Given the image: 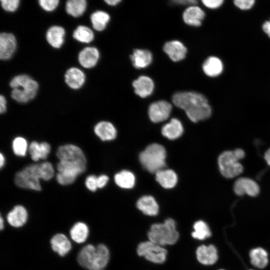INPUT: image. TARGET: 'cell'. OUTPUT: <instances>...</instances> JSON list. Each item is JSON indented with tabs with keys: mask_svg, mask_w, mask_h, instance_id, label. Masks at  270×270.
<instances>
[{
	"mask_svg": "<svg viewBox=\"0 0 270 270\" xmlns=\"http://www.w3.org/2000/svg\"><path fill=\"white\" fill-rule=\"evenodd\" d=\"M6 110V100L3 95L0 96V113L4 114Z\"/></svg>",
	"mask_w": 270,
	"mask_h": 270,
	"instance_id": "obj_48",
	"label": "cell"
},
{
	"mask_svg": "<svg viewBox=\"0 0 270 270\" xmlns=\"http://www.w3.org/2000/svg\"><path fill=\"white\" fill-rule=\"evenodd\" d=\"M28 218V214L26 208L21 205H17L8 214L6 220L11 226L20 228L26 224Z\"/></svg>",
	"mask_w": 270,
	"mask_h": 270,
	"instance_id": "obj_17",
	"label": "cell"
},
{
	"mask_svg": "<svg viewBox=\"0 0 270 270\" xmlns=\"http://www.w3.org/2000/svg\"><path fill=\"white\" fill-rule=\"evenodd\" d=\"M104 2L108 5L111 6H114L120 3V0H105Z\"/></svg>",
	"mask_w": 270,
	"mask_h": 270,
	"instance_id": "obj_50",
	"label": "cell"
},
{
	"mask_svg": "<svg viewBox=\"0 0 270 270\" xmlns=\"http://www.w3.org/2000/svg\"><path fill=\"white\" fill-rule=\"evenodd\" d=\"M98 260L96 270H102L108 264L110 254L108 248L104 244H99L96 246Z\"/></svg>",
	"mask_w": 270,
	"mask_h": 270,
	"instance_id": "obj_37",
	"label": "cell"
},
{
	"mask_svg": "<svg viewBox=\"0 0 270 270\" xmlns=\"http://www.w3.org/2000/svg\"><path fill=\"white\" fill-rule=\"evenodd\" d=\"M245 156L240 148L222 152L218 158V165L221 174L226 178H232L241 174L244 170L240 160Z\"/></svg>",
	"mask_w": 270,
	"mask_h": 270,
	"instance_id": "obj_5",
	"label": "cell"
},
{
	"mask_svg": "<svg viewBox=\"0 0 270 270\" xmlns=\"http://www.w3.org/2000/svg\"><path fill=\"white\" fill-rule=\"evenodd\" d=\"M115 183L119 187L129 189L132 188L136 182L134 174L130 171L122 170L116 174L114 176Z\"/></svg>",
	"mask_w": 270,
	"mask_h": 270,
	"instance_id": "obj_33",
	"label": "cell"
},
{
	"mask_svg": "<svg viewBox=\"0 0 270 270\" xmlns=\"http://www.w3.org/2000/svg\"><path fill=\"white\" fill-rule=\"evenodd\" d=\"M50 245L52 250L62 256H66L72 248V244L66 235L57 234L50 240Z\"/></svg>",
	"mask_w": 270,
	"mask_h": 270,
	"instance_id": "obj_23",
	"label": "cell"
},
{
	"mask_svg": "<svg viewBox=\"0 0 270 270\" xmlns=\"http://www.w3.org/2000/svg\"><path fill=\"white\" fill-rule=\"evenodd\" d=\"M179 236L176 222L172 218H168L162 223L152 224L148 232L149 240L162 246L175 244Z\"/></svg>",
	"mask_w": 270,
	"mask_h": 270,
	"instance_id": "obj_2",
	"label": "cell"
},
{
	"mask_svg": "<svg viewBox=\"0 0 270 270\" xmlns=\"http://www.w3.org/2000/svg\"><path fill=\"white\" fill-rule=\"evenodd\" d=\"M85 74L82 70L77 68H70L64 74V80L66 84L71 88H80L85 82Z\"/></svg>",
	"mask_w": 270,
	"mask_h": 270,
	"instance_id": "obj_19",
	"label": "cell"
},
{
	"mask_svg": "<svg viewBox=\"0 0 270 270\" xmlns=\"http://www.w3.org/2000/svg\"><path fill=\"white\" fill-rule=\"evenodd\" d=\"M173 104L183 110L188 118L197 122L209 118L212 108L207 98L202 94L194 92H176L172 98Z\"/></svg>",
	"mask_w": 270,
	"mask_h": 270,
	"instance_id": "obj_1",
	"label": "cell"
},
{
	"mask_svg": "<svg viewBox=\"0 0 270 270\" xmlns=\"http://www.w3.org/2000/svg\"><path fill=\"white\" fill-rule=\"evenodd\" d=\"M204 16V12L196 5L190 6L182 14L184 22L188 25L194 26H200Z\"/></svg>",
	"mask_w": 270,
	"mask_h": 270,
	"instance_id": "obj_20",
	"label": "cell"
},
{
	"mask_svg": "<svg viewBox=\"0 0 270 270\" xmlns=\"http://www.w3.org/2000/svg\"><path fill=\"white\" fill-rule=\"evenodd\" d=\"M156 180L162 187L169 189L176 186L178 176L173 170L162 169L156 174Z\"/></svg>",
	"mask_w": 270,
	"mask_h": 270,
	"instance_id": "obj_27",
	"label": "cell"
},
{
	"mask_svg": "<svg viewBox=\"0 0 270 270\" xmlns=\"http://www.w3.org/2000/svg\"><path fill=\"white\" fill-rule=\"evenodd\" d=\"M166 152L164 147L158 144L148 145L139 155L142 166L148 172L156 174L166 166Z\"/></svg>",
	"mask_w": 270,
	"mask_h": 270,
	"instance_id": "obj_4",
	"label": "cell"
},
{
	"mask_svg": "<svg viewBox=\"0 0 270 270\" xmlns=\"http://www.w3.org/2000/svg\"><path fill=\"white\" fill-rule=\"evenodd\" d=\"M161 132L164 136L172 140L180 138L182 135L184 128L178 120L173 118L168 123L162 126Z\"/></svg>",
	"mask_w": 270,
	"mask_h": 270,
	"instance_id": "obj_26",
	"label": "cell"
},
{
	"mask_svg": "<svg viewBox=\"0 0 270 270\" xmlns=\"http://www.w3.org/2000/svg\"><path fill=\"white\" fill-rule=\"evenodd\" d=\"M56 155L60 160L74 162L86 166V156L78 146L72 144L60 146L57 150Z\"/></svg>",
	"mask_w": 270,
	"mask_h": 270,
	"instance_id": "obj_8",
	"label": "cell"
},
{
	"mask_svg": "<svg viewBox=\"0 0 270 270\" xmlns=\"http://www.w3.org/2000/svg\"><path fill=\"white\" fill-rule=\"evenodd\" d=\"M110 20L109 14L104 11L98 10L90 16V21L93 28L98 32L103 30Z\"/></svg>",
	"mask_w": 270,
	"mask_h": 270,
	"instance_id": "obj_35",
	"label": "cell"
},
{
	"mask_svg": "<svg viewBox=\"0 0 270 270\" xmlns=\"http://www.w3.org/2000/svg\"><path fill=\"white\" fill-rule=\"evenodd\" d=\"M250 262L254 269L262 270L269 263L268 254L262 247H257L250 250L249 253Z\"/></svg>",
	"mask_w": 270,
	"mask_h": 270,
	"instance_id": "obj_16",
	"label": "cell"
},
{
	"mask_svg": "<svg viewBox=\"0 0 270 270\" xmlns=\"http://www.w3.org/2000/svg\"><path fill=\"white\" fill-rule=\"evenodd\" d=\"M12 148L14 154L18 156L26 155L28 144L26 140L23 137L18 136L14 138L12 143Z\"/></svg>",
	"mask_w": 270,
	"mask_h": 270,
	"instance_id": "obj_38",
	"label": "cell"
},
{
	"mask_svg": "<svg viewBox=\"0 0 270 270\" xmlns=\"http://www.w3.org/2000/svg\"><path fill=\"white\" fill-rule=\"evenodd\" d=\"M40 164L42 180L48 181L52 179L54 174V170L52 164L48 162Z\"/></svg>",
	"mask_w": 270,
	"mask_h": 270,
	"instance_id": "obj_39",
	"label": "cell"
},
{
	"mask_svg": "<svg viewBox=\"0 0 270 270\" xmlns=\"http://www.w3.org/2000/svg\"><path fill=\"white\" fill-rule=\"evenodd\" d=\"M16 40L12 33L2 32L0 34V59L8 60L15 52Z\"/></svg>",
	"mask_w": 270,
	"mask_h": 270,
	"instance_id": "obj_13",
	"label": "cell"
},
{
	"mask_svg": "<svg viewBox=\"0 0 270 270\" xmlns=\"http://www.w3.org/2000/svg\"><path fill=\"white\" fill-rule=\"evenodd\" d=\"M193 230L191 233L193 238L204 241L210 238L212 232L208 224L204 220H198L196 221L192 226Z\"/></svg>",
	"mask_w": 270,
	"mask_h": 270,
	"instance_id": "obj_29",
	"label": "cell"
},
{
	"mask_svg": "<svg viewBox=\"0 0 270 270\" xmlns=\"http://www.w3.org/2000/svg\"><path fill=\"white\" fill-rule=\"evenodd\" d=\"M98 177L94 175H90L86 179L85 185L86 188L92 192H95L98 188Z\"/></svg>",
	"mask_w": 270,
	"mask_h": 270,
	"instance_id": "obj_43",
	"label": "cell"
},
{
	"mask_svg": "<svg viewBox=\"0 0 270 270\" xmlns=\"http://www.w3.org/2000/svg\"><path fill=\"white\" fill-rule=\"evenodd\" d=\"M163 49L174 62H178L184 59L187 52L186 46L178 40L167 42L164 45Z\"/></svg>",
	"mask_w": 270,
	"mask_h": 270,
	"instance_id": "obj_15",
	"label": "cell"
},
{
	"mask_svg": "<svg viewBox=\"0 0 270 270\" xmlns=\"http://www.w3.org/2000/svg\"><path fill=\"white\" fill-rule=\"evenodd\" d=\"M89 234L88 226L84 222H78L70 228V234L71 238L76 242L81 244L87 239Z\"/></svg>",
	"mask_w": 270,
	"mask_h": 270,
	"instance_id": "obj_32",
	"label": "cell"
},
{
	"mask_svg": "<svg viewBox=\"0 0 270 270\" xmlns=\"http://www.w3.org/2000/svg\"><path fill=\"white\" fill-rule=\"evenodd\" d=\"M136 206L144 214L148 216H156L159 212L158 204L151 196L140 197L136 202Z\"/></svg>",
	"mask_w": 270,
	"mask_h": 270,
	"instance_id": "obj_18",
	"label": "cell"
},
{
	"mask_svg": "<svg viewBox=\"0 0 270 270\" xmlns=\"http://www.w3.org/2000/svg\"><path fill=\"white\" fill-rule=\"evenodd\" d=\"M6 159L4 154L0 152V167L2 168L5 164Z\"/></svg>",
	"mask_w": 270,
	"mask_h": 270,
	"instance_id": "obj_52",
	"label": "cell"
},
{
	"mask_svg": "<svg viewBox=\"0 0 270 270\" xmlns=\"http://www.w3.org/2000/svg\"><path fill=\"white\" fill-rule=\"evenodd\" d=\"M51 147L46 142L38 143L37 142H32L28 146V152L31 158L37 162L40 159L45 160L50 153Z\"/></svg>",
	"mask_w": 270,
	"mask_h": 270,
	"instance_id": "obj_25",
	"label": "cell"
},
{
	"mask_svg": "<svg viewBox=\"0 0 270 270\" xmlns=\"http://www.w3.org/2000/svg\"><path fill=\"white\" fill-rule=\"evenodd\" d=\"M97 260L96 246L91 244L83 247L77 256V260L80 265L89 270H96Z\"/></svg>",
	"mask_w": 270,
	"mask_h": 270,
	"instance_id": "obj_11",
	"label": "cell"
},
{
	"mask_svg": "<svg viewBox=\"0 0 270 270\" xmlns=\"http://www.w3.org/2000/svg\"><path fill=\"white\" fill-rule=\"evenodd\" d=\"M248 270H256L255 269H254V268H251V269H249Z\"/></svg>",
	"mask_w": 270,
	"mask_h": 270,
	"instance_id": "obj_54",
	"label": "cell"
},
{
	"mask_svg": "<svg viewBox=\"0 0 270 270\" xmlns=\"http://www.w3.org/2000/svg\"><path fill=\"white\" fill-rule=\"evenodd\" d=\"M202 4L210 8H216L220 7L223 4V0H202Z\"/></svg>",
	"mask_w": 270,
	"mask_h": 270,
	"instance_id": "obj_45",
	"label": "cell"
},
{
	"mask_svg": "<svg viewBox=\"0 0 270 270\" xmlns=\"http://www.w3.org/2000/svg\"><path fill=\"white\" fill-rule=\"evenodd\" d=\"M172 106L169 102L162 100L151 104L148 108V114L150 120L157 123L166 120L169 117Z\"/></svg>",
	"mask_w": 270,
	"mask_h": 270,
	"instance_id": "obj_10",
	"label": "cell"
},
{
	"mask_svg": "<svg viewBox=\"0 0 270 270\" xmlns=\"http://www.w3.org/2000/svg\"><path fill=\"white\" fill-rule=\"evenodd\" d=\"M86 0H68L66 4V12L75 18L81 16L86 8Z\"/></svg>",
	"mask_w": 270,
	"mask_h": 270,
	"instance_id": "obj_34",
	"label": "cell"
},
{
	"mask_svg": "<svg viewBox=\"0 0 270 270\" xmlns=\"http://www.w3.org/2000/svg\"><path fill=\"white\" fill-rule=\"evenodd\" d=\"M4 228V220L2 217V216H0V228L2 230Z\"/></svg>",
	"mask_w": 270,
	"mask_h": 270,
	"instance_id": "obj_53",
	"label": "cell"
},
{
	"mask_svg": "<svg viewBox=\"0 0 270 270\" xmlns=\"http://www.w3.org/2000/svg\"><path fill=\"white\" fill-rule=\"evenodd\" d=\"M234 5L242 10H248L251 8L254 5L255 1L254 0H235Z\"/></svg>",
	"mask_w": 270,
	"mask_h": 270,
	"instance_id": "obj_44",
	"label": "cell"
},
{
	"mask_svg": "<svg viewBox=\"0 0 270 270\" xmlns=\"http://www.w3.org/2000/svg\"><path fill=\"white\" fill-rule=\"evenodd\" d=\"M64 29L58 26H53L46 31V38L48 42L53 48H60L64 42Z\"/></svg>",
	"mask_w": 270,
	"mask_h": 270,
	"instance_id": "obj_24",
	"label": "cell"
},
{
	"mask_svg": "<svg viewBox=\"0 0 270 270\" xmlns=\"http://www.w3.org/2000/svg\"><path fill=\"white\" fill-rule=\"evenodd\" d=\"M94 132L102 141L113 140L117 134L114 126L108 121H101L96 124L94 127Z\"/></svg>",
	"mask_w": 270,
	"mask_h": 270,
	"instance_id": "obj_22",
	"label": "cell"
},
{
	"mask_svg": "<svg viewBox=\"0 0 270 270\" xmlns=\"http://www.w3.org/2000/svg\"><path fill=\"white\" fill-rule=\"evenodd\" d=\"M195 254L197 261L204 266H212L218 260V249L212 244L199 245L196 248Z\"/></svg>",
	"mask_w": 270,
	"mask_h": 270,
	"instance_id": "obj_9",
	"label": "cell"
},
{
	"mask_svg": "<svg viewBox=\"0 0 270 270\" xmlns=\"http://www.w3.org/2000/svg\"><path fill=\"white\" fill-rule=\"evenodd\" d=\"M99 58L98 50L94 47L88 46L84 48L79 52L78 61L82 67L90 68L96 64Z\"/></svg>",
	"mask_w": 270,
	"mask_h": 270,
	"instance_id": "obj_14",
	"label": "cell"
},
{
	"mask_svg": "<svg viewBox=\"0 0 270 270\" xmlns=\"http://www.w3.org/2000/svg\"><path fill=\"white\" fill-rule=\"evenodd\" d=\"M262 28L264 32L270 38V20L266 21L263 24Z\"/></svg>",
	"mask_w": 270,
	"mask_h": 270,
	"instance_id": "obj_49",
	"label": "cell"
},
{
	"mask_svg": "<svg viewBox=\"0 0 270 270\" xmlns=\"http://www.w3.org/2000/svg\"><path fill=\"white\" fill-rule=\"evenodd\" d=\"M20 1L19 0H1L2 8L6 12H14L18 8Z\"/></svg>",
	"mask_w": 270,
	"mask_h": 270,
	"instance_id": "obj_41",
	"label": "cell"
},
{
	"mask_svg": "<svg viewBox=\"0 0 270 270\" xmlns=\"http://www.w3.org/2000/svg\"><path fill=\"white\" fill-rule=\"evenodd\" d=\"M56 168L58 172L77 177L85 172L86 166L74 162L60 160L57 164Z\"/></svg>",
	"mask_w": 270,
	"mask_h": 270,
	"instance_id": "obj_28",
	"label": "cell"
},
{
	"mask_svg": "<svg viewBox=\"0 0 270 270\" xmlns=\"http://www.w3.org/2000/svg\"><path fill=\"white\" fill-rule=\"evenodd\" d=\"M225 270L224 269H220V270Z\"/></svg>",
	"mask_w": 270,
	"mask_h": 270,
	"instance_id": "obj_55",
	"label": "cell"
},
{
	"mask_svg": "<svg viewBox=\"0 0 270 270\" xmlns=\"http://www.w3.org/2000/svg\"><path fill=\"white\" fill-rule=\"evenodd\" d=\"M40 179H42L40 164H33L18 172L14 182L20 188L40 191L42 190Z\"/></svg>",
	"mask_w": 270,
	"mask_h": 270,
	"instance_id": "obj_6",
	"label": "cell"
},
{
	"mask_svg": "<svg viewBox=\"0 0 270 270\" xmlns=\"http://www.w3.org/2000/svg\"><path fill=\"white\" fill-rule=\"evenodd\" d=\"M72 36L79 42L88 44L94 40V34L89 28L84 26H79L74 31Z\"/></svg>",
	"mask_w": 270,
	"mask_h": 270,
	"instance_id": "obj_36",
	"label": "cell"
},
{
	"mask_svg": "<svg viewBox=\"0 0 270 270\" xmlns=\"http://www.w3.org/2000/svg\"><path fill=\"white\" fill-rule=\"evenodd\" d=\"M264 158L267 164L270 166V148L266 152Z\"/></svg>",
	"mask_w": 270,
	"mask_h": 270,
	"instance_id": "obj_51",
	"label": "cell"
},
{
	"mask_svg": "<svg viewBox=\"0 0 270 270\" xmlns=\"http://www.w3.org/2000/svg\"><path fill=\"white\" fill-rule=\"evenodd\" d=\"M223 68L222 62L216 56H210L202 64L204 72L206 76L210 77H215L220 74Z\"/></svg>",
	"mask_w": 270,
	"mask_h": 270,
	"instance_id": "obj_31",
	"label": "cell"
},
{
	"mask_svg": "<svg viewBox=\"0 0 270 270\" xmlns=\"http://www.w3.org/2000/svg\"><path fill=\"white\" fill-rule=\"evenodd\" d=\"M174 2L178 4L195 6L197 4V1L195 0H174Z\"/></svg>",
	"mask_w": 270,
	"mask_h": 270,
	"instance_id": "obj_47",
	"label": "cell"
},
{
	"mask_svg": "<svg viewBox=\"0 0 270 270\" xmlns=\"http://www.w3.org/2000/svg\"><path fill=\"white\" fill-rule=\"evenodd\" d=\"M108 180V177L105 174L100 175L98 177L97 182L98 188H103L106 184Z\"/></svg>",
	"mask_w": 270,
	"mask_h": 270,
	"instance_id": "obj_46",
	"label": "cell"
},
{
	"mask_svg": "<svg viewBox=\"0 0 270 270\" xmlns=\"http://www.w3.org/2000/svg\"><path fill=\"white\" fill-rule=\"evenodd\" d=\"M56 178L59 184L66 186L72 184L76 180V177L65 173L58 172Z\"/></svg>",
	"mask_w": 270,
	"mask_h": 270,
	"instance_id": "obj_40",
	"label": "cell"
},
{
	"mask_svg": "<svg viewBox=\"0 0 270 270\" xmlns=\"http://www.w3.org/2000/svg\"><path fill=\"white\" fill-rule=\"evenodd\" d=\"M134 92L141 98H144L150 95L154 88L152 80L147 76H142L132 82Z\"/></svg>",
	"mask_w": 270,
	"mask_h": 270,
	"instance_id": "obj_21",
	"label": "cell"
},
{
	"mask_svg": "<svg viewBox=\"0 0 270 270\" xmlns=\"http://www.w3.org/2000/svg\"><path fill=\"white\" fill-rule=\"evenodd\" d=\"M234 191L238 196L246 194L251 197H256L260 193V187L254 180L250 178H240L234 184Z\"/></svg>",
	"mask_w": 270,
	"mask_h": 270,
	"instance_id": "obj_12",
	"label": "cell"
},
{
	"mask_svg": "<svg viewBox=\"0 0 270 270\" xmlns=\"http://www.w3.org/2000/svg\"><path fill=\"white\" fill-rule=\"evenodd\" d=\"M136 252L147 260L158 264H162L166 260L168 254L164 246L149 240L140 242L138 245Z\"/></svg>",
	"mask_w": 270,
	"mask_h": 270,
	"instance_id": "obj_7",
	"label": "cell"
},
{
	"mask_svg": "<svg viewBox=\"0 0 270 270\" xmlns=\"http://www.w3.org/2000/svg\"><path fill=\"white\" fill-rule=\"evenodd\" d=\"M130 58L132 65L136 68L147 67L150 64L152 59V54L150 51L140 49L134 50Z\"/></svg>",
	"mask_w": 270,
	"mask_h": 270,
	"instance_id": "obj_30",
	"label": "cell"
},
{
	"mask_svg": "<svg viewBox=\"0 0 270 270\" xmlns=\"http://www.w3.org/2000/svg\"><path fill=\"white\" fill-rule=\"evenodd\" d=\"M10 86L12 89V98L20 103H26L34 98L38 89L37 82L25 74L14 76Z\"/></svg>",
	"mask_w": 270,
	"mask_h": 270,
	"instance_id": "obj_3",
	"label": "cell"
},
{
	"mask_svg": "<svg viewBox=\"0 0 270 270\" xmlns=\"http://www.w3.org/2000/svg\"><path fill=\"white\" fill-rule=\"evenodd\" d=\"M58 0H40L38 4L45 11L52 12L58 6Z\"/></svg>",
	"mask_w": 270,
	"mask_h": 270,
	"instance_id": "obj_42",
	"label": "cell"
}]
</instances>
